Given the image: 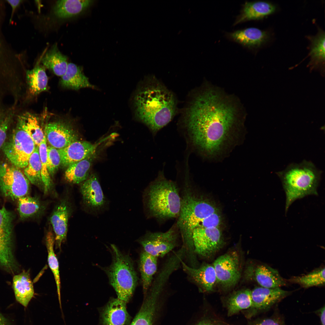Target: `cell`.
I'll return each mask as SVG.
<instances>
[{"mask_svg":"<svg viewBox=\"0 0 325 325\" xmlns=\"http://www.w3.org/2000/svg\"><path fill=\"white\" fill-rule=\"evenodd\" d=\"M60 83L63 87L75 90L95 88L84 75L81 68L72 63H68L66 73L61 77Z\"/></svg>","mask_w":325,"mask_h":325,"instance_id":"cell-24","label":"cell"},{"mask_svg":"<svg viewBox=\"0 0 325 325\" xmlns=\"http://www.w3.org/2000/svg\"><path fill=\"white\" fill-rule=\"evenodd\" d=\"M92 1L89 0H58L54 6V13L59 18H70L82 13L90 6Z\"/></svg>","mask_w":325,"mask_h":325,"instance_id":"cell-29","label":"cell"},{"mask_svg":"<svg viewBox=\"0 0 325 325\" xmlns=\"http://www.w3.org/2000/svg\"><path fill=\"white\" fill-rule=\"evenodd\" d=\"M17 200V210L23 219L39 215L43 212L45 208L43 204L36 197L26 195Z\"/></svg>","mask_w":325,"mask_h":325,"instance_id":"cell-33","label":"cell"},{"mask_svg":"<svg viewBox=\"0 0 325 325\" xmlns=\"http://www.w3.org/2000/svg\"><path fill=\"white\" fill-rule=\"evenodd\" d=\"M97 155L95 152L85 159L69 166L65 173L66 180L71 183L78 184L86 180Z\"/></svg>","mask_w":325,"mask_h":325,"instance_id":"cell-25","label":"cell"},{"mask_svg":"<svg viewBox=\"0 0 325 325\" xmlns=\"http://www.w3.org/2000/svg\"><path fill=\"white\" fill-rule=\"evenodd\" d=\"M254 325H286L283 316L276 311L271 315L260 320Z\"/></svg>","mask_w":325,"mask_h":325,"instance_id":"cell-41","label":"cell"},{"mask_svg":"<svg viewBox=\"0 0 325 325\" xmlns=\"http://www.w3.org/2000/svg\"><path fill=\"white\" fill-rule=\"evenodd\" d=\"M14 114V109L0 108V149L7 138V133Z\"/></svg>","mask_w":325,"mask_h":325,"instance_id":"cell-39","label":"cell"},{"mask_svg":"<svg viewBox=\"0 0 325 325\" xmlns=\"http://www.w3.org/2000/svg\"><path fill=\"white\" fill-rule=\"evenodd\" d=\"M104 140L95 144L78 140L63 148L59 149L61 164L63 167H67L73 163L85 159L95 152L98 146Z\"/></svg>","mask_w":325,"mask_h":325,"instance_id":"cell-18","label":"cell"},{"mask_svg":"<svg viewBox=\"0 0 325 325\" xmlns=\"http://www.w3.org/2000/svg\"><path fill=\"white\" fill-rule=\"evenodd\" d=\"M126 303L117 298L110 299L101 311L102 325L128 324L131 318L126 309Z\"/></svg>","mask_w":325,"mask_h":325,"instance_id":"cell-20","label":"cell"},{"mask_svg":"<svg viewBox=\"0 0 325 325\" xmlns=\"http://www.w3.org/2000/svg\"><path fill=\"white\" fill-rule=\"evenodd\" d=\"M143 203L147 216L159 221L177 218L180 211L181 198L176 182L159 173L144 190Z\"/></svg>","mask_w":325,"mask_h":325,"instance_id":"cell-4","label":"cell"},{"mask_svg":"<svg viewBox=\"0 0 325 325\" xmlns=\"http://www.w3.org/2000/svg\"><path fill=\"white\" fill-rule=\"evenodd\" d=\"M0 325H8L5 318L0 313Z\"/></svg>","mask_w":325,"mask_h":325,"instance_id":"cell-46","label":"cell"},{"mask_svg":"<svg viewBox=\"0 0 325 325\" xmlns=\"http://www.w3.org/2000/svg\"><path fill=\"white\" fill-rule=\"evenodd\" d=\"M17 124L29 135L36 146H39L45 134L36 115L29 112L23 113L18 116Z\"/></svg>","mask_w":325,"mask_h":325,"instance_id":"cell-28","label":"cell"},{"mask_svg":"<svg viewBox=\"0 0 325 325\" xmlns=\"http://www.w3.org/2000/svg\"><path fill=\"white\" fill-rule=\"evenodd\" d=\"M225 35L230 40L252 51L262 47L270 38L269 34L267 31L254 27L227 32Z\"/></svg>","mask_w":325,"mask_h":325,"instance_id":"cell-16","label":"cell"},{"mask_svg":"<svg viewBox=\"0 0 325 325\" xmlns=\"http://www.w3.org/2000/svg\"><path fill=\"white\" fill-rule=\"evenodd\" d=\"M286 195L285 212L295 200L309 195H317L321 173L311 162L292 163L277 172Z\"/></svg>","mask_w":325,"mask_h":325,"instance_id":"cell-5","label":"cell"},{"mask_svg":"<svg viewBox=\"0 0 325 325\" xmlns=\"http://www.w3.org/2000/svg\"><path fill=\"white\" fill-rule=\"evenodd\" d=\"M41 61L46 67L61 77L66 73L68 64L67 57L60 52L56 44L46 52Z\"/></svg>","mask_w":325,"mask_h":325,"instance_id":"cell-30","label":"cell"},{"mask_svg":"<svg viewBox=\"0 0 325 325\" xmlns=\"http://www.w3.org/2000/svg\"><path fill=\"white\" fill-rule=\"evenodd\" d=\"M221 222V217L218 212L211 214L203 219L196 228L200 227L207 228L218 227Z\"/></svg>","mask_w":325,"mask_h":325,"instance_id":"cell-42","label":"cell"},{"mask_svg":"<svg viewBox=\"0 0 325 325\" xmlns=\"http://www.w3.org/2000/svg\"><path fill=\"white\" fill-rule=\"evenodd\" d=\"M290 293V292L283 290L280 287H256L251 291L252 301L251 308L258 311H267Z\"/></svg>","mask_w":325,"mask_h":325,"instance_id":"cell-17","label":"cell"},{"mask_svg":"<svg viewBox=\"0 0 325 325\" xmlns=\"http://www.w3.org/2000/svg\"><path fill=\"white\" fill-rule=\"evenodd\" d=\"M30 183L20 169L0 162V190L5 197L14 200L28 195Z\"/></svg>","mask_w":325,"mask_h":325,"instance_id":"cell-8","label":"cell"},{"mask_svg":"<svg viewBox=\"0 0 325 325\" xmlns=\"http://www.w3.org/2000/svg\"><path fill=\"white\" fill-rule=\"evenodd\" d=\"M12 286L17 301L26 307L34 295L29 270H23L13 275Z\"/></svg>","mask_w":325,"mask_h":325,"instance_id":"cell-23","label":"cell"},{"mask_svg":"<svg viewBox=\"0 0 325 325\" xmlns=\"http://www.w3.org/2000/svg\"><path fill=\"white\" fill-rule=\"evenodd\" d=\"M6 1L10 5L12 8L11 15V18L10 19V22H11L12 20V19L14 12H15L17 8L19 6V5L21 3L22 1L21 0H7Z\"/></svg>","mask_w":325,"mask_h":325,"instance_id":"cell-43","label":"cell"},{"mask_svg":"<svg viewBox=\"0 0 325 325\" xmlns=\"http://www.w3.org/2000/svg\"><path fill=\"white\" fill-rule=\"evenodd\" d=\"M253 273L255 279L261 287L275 288L286 284L277 270L267 266L258 265L254 269Z\"/></svg>","mask_w":325,"mask_h":325,"instance_id":"cell-27","label":"cell"},{"mask_svg":"<svg viewBox=\"0 0 325 325\" xmlns=\"http://www.w3.org/2000/svg\"><path fill=\"white\" fill-rule=\"evenodd\" d=\"M325 268L315 270L303 276L292 277L289 280L292 283L298 284L305 288L321 286L325 284Z\"/></svg>","mask_w":325,"mask_h":325,"instance_id":"cell-37","label":"cell"},{"mask_svg":"<svg viewBox=\"0 0 325 325\" xmlns=\"http://www.w3.org/2000/svg\"><path fill=\"white\" fill-rule=\"evenodd\" d=\"M251 291L249 289L240 290L229 298L227 302L228 315L231 316L241 311L251 308Z\"/></svg>","mask_w":325,"mask_h":325,"instance_id":"cell-34","label":"cell"},{"mask_svg":"<svg viewBox=\"0 0 325 325\" xmlns=\"http://www.w3.org/2000/svg\"><path fill=\"white\" fill-rule=\"evenodd\" d=\"M191 101L183 120L188 141L205 155L216 154L235 123L236 107L212 89L197 93Z\"/></svg>","mask_w":325,"mask_h":325,"instance_id":"cell-1","label":"cell"},{"mask_svg":"<svg viewBox=\"0 0 325 325\" xmlns=\"http://www.w3.org/2000/svg\"><path fill=\"white\" fill-rule=\"evenodd\" d=\"M157 258L144 250L140 254L139 268L144 296L150 287L157 270Z\"/></svg>","mask_w":325,"mask_h":325,"instance_id":"cell-26","label":"cell"},{"mask_svg":"<svg viewBox=\"0 0 325 325\" xmlns=\"http://www.w3.org/2000/svg\"><path fill=\"white\" fill-rule=\"evenodd\" d=\"M80 191L84 203L91 211L97 214L103 210L106 200L96 174L91 175L81 183Z\"/></svg>","mask_w":325,"mask_h":325,"instance_id":"cell-15","label":"cell"},{"mask_svg":"<svg viewBox=\"0 0 325 325\" xmlns=\"http://www.w3.org/2000/svg\"><path fill=\"white\" fill-rule=\"evenodd\" d=\"M1 43H0V45H1ZM0 47H1L0 46V49H1V48H0ZM1 50H0V53H1L0 52H1Z\"/></svg>","mask_w":325,"mask_h":325,"instance_id":"cell-47","label":"cell"},{"mask_svg":"<svg viewBox=\"0 0 325 325\" xmlns=\"http://www.w3.org/2000/svg\"><path fill=\"white\" fill-rule=\"evenodd\" d=\"M276 7L265 1L246 2L242 5L240 14L237 16L233 26L248 21L258 20L273 13Z\"/></svg>","mask_w":325,"mask_h":325,"instance_id":"cell-19","label":"cell"},{"mask_svg":"<svg viewBox=\"0 0 325 325\" xmlns=\"http://www.w3.org/2000/svg\"><path fill=\"white\" fill-rule=\"evenodd\" d=\"M12 213L5 207L0 209V269H6L17 261L13 235Z\"/></svg>","mask_w":325,"mask_h":325,"instance_id":"cell-10","label":"cell"},{"mask_svg":"<svg viewBox=\"0 0 325 325\" xmlns=\"http://www.w3.org/2000/svg\"><path fill=\"white\" fill-rule=\"evenodd\" d=\"M45 242L48 253V263L54 277L57 286L58 299L61 306V286L59 262L54 251L55 238L51 231H49L47 233L46 236Z\"/></svg>","mask_w":325,"mask_h":325,"instance_id":"cell-36","label":"cell"},{"mask_svg":"<svg viewBox=\"0 0 325 325\" xmlns=\"http://www.w3.org/2000/svg\"><path fill=\"white\" fill-rule=\"evenodd\" d=\"M181 265L188 277L200 288L206 292L212 290L217 282L213 265L204 264L199 267L193 268L183 261L181 262Z\"/></svg>","mask_w":325,"mask_h":325,"instance_id":"cell-21","label":"cell"},{"mask_svg":"<svg viewBox=\"0 0 325 325\" xmlns=\"http://www.w3.org/2000/svg\"><path fill=\"white\" fill-rule=\"evenodd\" d=\"M26 79L29 92L36 95L48 89V77L45 68L37 65L26 73Z\"/></svg>","mask_w":325,"mask_h":325,"instance_id":"cell-32","label":"cell"},{"mask_svg":"<svg viewBox=\"0 0 325 325\" xmlns=\"http://www.w3.org/2000/svg\"><path fill=\"white\" fill-rule=\"evenodd\" d=\"M47 140L45 135L43 141L39 146L41 163V176L44 187V193L46 194L52 186L51 181L47 166Z\"/></svg>","mask_w":325,"mask_h":325,"instance_id":"cell-38","label":"cell"},{"mask_svg":"<svg viewBox=\"0 0 325 325\" xmlns=\"http://www.w3.org/2000/svg\"><path fill=\"white\" fill-rule=\"evenodd\" d=\"M44 132L49 145L58 149L66 147L79 139L77 132L72 126L61 120L47 123Z\"/></svg>","mask_w":325,"mask_h":325,"instance_id":"cell-14","label":"cell"},{"mask_svg":"<svg viewBox=\"0 0 325 325\" xmlns=\"http://www.w3.org/2000/svg\"><path fill=\"white\" fill-rule=\"evenodd\" d=\"M193 239L196 254L208 257L221 247L223 243L222 234L218 227H198L193 231Z\"/></svg>","mask_w":325,"mask_h":325,"instance_id":"cell-12","label":"cell"},{"mask_svg":"<svg viewBox=\"0 0 325 325\" xmlns=\"http://www.w3.org/2000/svg\"><path fill=\"white\" fill-rule=\"evenodd\" d=\"M134 104L137 118L155 135L172 120L176 111L173 94L156 79L147 80L138 89Z\"/></svg>","mask_w":325,"mask_h":325,"instance_id":"cell-2","label":"cell"},{"mask_svg":"<svg viewBox=\"0 0 325 325\" xmlns=\"http://www.w3.org/2000/svg\"><path fill=\"white\" fill-rule=\"evenodd\" d=\"M240 265L239 256L236 251H231L219 256L213 265L217 282L226 288L235 285L240 277Z\"/></svg>","mask_w":325,"mask_h":325,"instance_id":"cell-11","label":"cell"},{"mask_svg":"<svg viewBox=\"0 0 325 325\" xmlns=\"http://www.w3.org/2000/svg\"><path fill=\"white\" fill-rule=\"evenodd\" d=\"M70 208L67 202L62 200L56 206L50 218V221L55 234L56 249H61L62 243L66 239Z\"/></svg>","mask_w":325,"mask_h":325,"instance_id":"cell-22","label":"cell"},{"mask_svg":"<svg viewBox=\"0 0 325 325\" xmlns=\"http://www.w3.org/2000/svg\"><path fill=\"white\" fill-rule=\"evenodd\" d=\"M23 173L29 182L44 190L41 176V163L39 146H36L31 155Z\"/></svg>","mask_w":325,"mask_h":325,"instance_id":"cell-35","label":"cell"},{"mask_svg":"<svg viewBox=\"0 0 325 325\" xmlns=\"http://www.w3.org/2000/svg\"><path fill=\"white\" fill-rule=\"evenodd\" d=\"M165 288L162 282L157 280L153 282L144 296L141 307L130 325H154L158 303Z\"/></svg>","mask_w":325,"mask_h":325,"instance_id":"cell-13","label":"cell"},{"mask_svg":"<svg viewBox=\"0 0 325 325\" xmlns=\"http://www.w3.org/2000/svg\"><path fill=\"white\" fill-rule=\"evenodd\" d=\"M47 166L50 176L53 177L57 172L61 159L59 149L50 145L47 146Z\"/></svg>","mask_w":325,"mask_h":325,"instance_id":"cell-40","label":"cell"},{"mask_svg":"<svg viewBox=\"0 0 325 325\" xmlns=\"http://www.w3.org/2000/svg\"><path fill=\"white\" fill-rule=\"evenodd\" d=\"M189 178L188 173L186 174L181 186L178 185L181 208L176 223L186 253L192 256L195 254L193 230L203 219L218 212V210L211 203L196 193Z\"/></svg>","mask_w":325,"mask_h":325,"instance_id":"cell-3","label":"cell"},{"mask_svg":"<svg viewBox=\"0 0 325 325\" xmlns=\"http://www.w3.org/2000/svg\"><path fill=\"white\" fill-rule=\"evenodd\" d=\"M308 38L309 39L311 43L308 54L310 57L309 65L313 68L324 65L325 56L324 32L321 29H319L315 36H308Z\"/></svg>","mask_w":325,"mask_h":325,"instance_id":"cell-31","label":"cell"},{"mask_svg":"<svg viewBox=\"0 0 325 325\" xmlns=\"http://www.w3.org/2000/svg\"><path fill=\"white\" fill-rule=\"evenodd\" d=\"M196 325H218L209 321H203L199 323Z\"/></svg>","mask_w":325,"mask_h":325,"instance_id":"cell-45","label":"cell"},{"mask_svg":"<svg viewBox=\"0 0 325 325\" xmlns=\"http://www.w3.org/2000/svg\"><path fill=\"white\" fill-rule=\"evenodd\" d=\"M180 232L176 223L165 232H147L137 240L146 252L163 257L177 246Z\"/></svg>","mask_w":325,"mask_h":325,"instance_id":"cell-9","label":"cell"},{"mask_svg":"<svg viewBox=\"0 0 325 325\" xmlns=\"http://www.w3.org/2000/svg\"><path fill=\"white\" fill-rule=\"evenodd\" d=\"M109 250L112 260L110 265L101 267L107 275L117 298L128 302L137 286L138 278L132 260L129 255L122 252L111 244Z\"/></svg>","mask_w":325,"mask_h":325,"instance_id":"cell-6","label":"cell"},{"mask_svg":"<svg viewBox=\"0 0 325 325\" xmlns=\"http://www.w3.org/2000/svg\"><path fill=\"white\" fill-rule=\"evenodd\" d=\"M36 146L29 135L17 124L2 149L10 162L21 169L26 166Z\"/></svg>","mask_w":325,"mask_h":325,"instance_id":"cell-7","label":"cell"},{"mask_svg":"<svg viewBox=\"0 0 325 325\" xmlns=\"http://www.w3.org/2000/svg\"><path fill=\"white\" fill-rule=\"evenodd\" d=\"M325 306H323L315 311L319 317L320 325H325Z\"/></svg>","mask_w":325,"mask_h":325,"instance_id":"cell-44","label":"cell"}]
</instances>
